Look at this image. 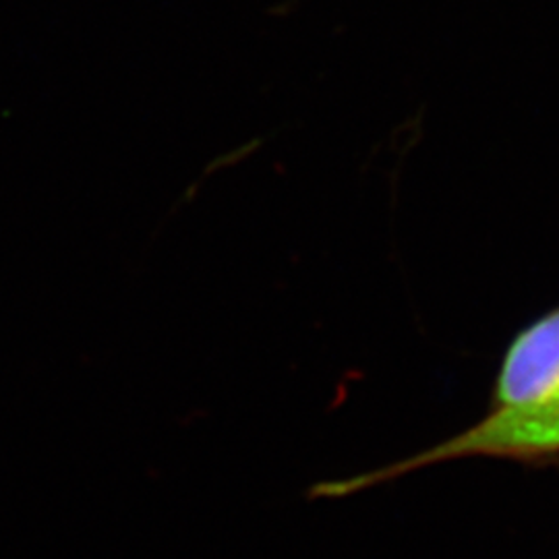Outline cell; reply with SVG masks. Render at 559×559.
I'll use <instances>...</instances> for the list:
<instances>
[{"mask_svg":"<svg viewBox=\"0 0 559 559\" xmlns=\"http://www.w3.org/2000/svg\"><path fill=\"white\" fill-rule=\"evenodd\" d=\"M559 399V307L524 328L506 350L493 406H533Z\"/></svg>","mask_w":559,"mask_h":559,"instance_id":"obj_1","label":"cell"}]
</instances>
